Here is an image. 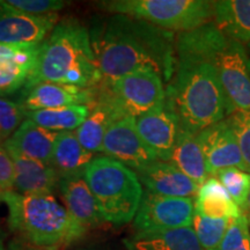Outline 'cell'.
Segmentation results:
<instances>
[{
  "mask_svg": "<svg viewBox=\"0 0 250 250\" xmlns=\"http://www.w3.org/2000/svg\"><path fill=\"white\" fill-rule=\"evenodd\" d=\"M90 41L104 85L137 71L161 74L167 66V51L155 30L132 18H111L94 30Z\"/></svg>",
  "mask_w": 250,
  "mask_h": 250,
  "instance_id": "obj_1",
  "label": "cell"
},
{
  "mask_svg": "<svg viewBox=\"0 0 250 250\" xmlns=\"http://www.w3.org/2000/svg\"><path fill=\"white\" fill-rule=\"evenodd\" d=\"M101 81L88 30L76 19L68 18L58 22L43 41L22 90L43 83L93 88Z\"/></svg>",
  "mask_w": 250,
  "mask_h": 250,
  "instance_id": "obj_2",
  "label": "cell"
},
{
  "mask_svg": "<svg viewBox=\"0 0 250 250\" xmlns=\"http://www.w3.org/2000/svg\"><path fill=\"white\" fill-rule=\"evenodd\" d=\"M1 201L7 206L11 229L30 245L59 249L79 240L87 229L52 193L21 195L12 190L1 193Z\"/></svg>",
  "mask_w": 250,
  "mask_h": 250,
  "instance_id": "obj_3",
  "label": "cell"
},
{
  "mask_svg": "<svg viewBox=\"0 0 250 250\" xmlns=\"http://www.w3.org/2000/svg\"><path fill=\"white\" fill-rule=\"evenodd\" d=\"M174 100L180 127L195 134L230 111L214 61H181Z\"/></svg>",
  "mask_w": 250,
  "mask_h": 250,
  "instance_id": "obj_4",
  "label": "cell"
},
{
  "mask_svg": "<svg viewBox=\"0 0 250 250\" xmlns=\"http://www.w3.org/2000/svg\"><path fill=\"white\" fill-rule=\"evenodd\" d=\"M83 177L103 220L123 225L134 219L144 193L136 171L109 156H95Z\"/></svg>",
  "mask_w": 250,
  "mask_h": 250,
  "instance_id": "obj_5",
  "label": "cell"
},
{
  "mask_svg": "<svg viewBox=\"0 0 250 250\" xmlns=\"http://www.w3.org/2000/svg\"><path fill=\"white\" fill-rule=\"evenodd\" d=\"M101 7L166 29L184 31L204 26L213 15V2L204 0H115L101 2Z\"/></svg>",
  "mask_w": 250,
  "mask_h": 250,
  "instance_id": "obj_6",
  "label": "cell"
},
{
  "mask_svg": "<svg viewBox=\"0 0 250 250\" xmlns=\"http://www.w3.org/2000/svg\"><path fill=\"white\" fill-rule=\"evenodd\" d=\"M105 86L112 101L125 116H143L166 103L161 76L154 71L132 72Z\"/></svg>",
  "mask_w": 250,
  "mask_h": 250,
  "instance_id": "obj_7",
  "label": "cell"
},
{
  "mask_svg": "<svg viewBox=\"0 0 250 250\" xmlns=\"http://www.w3.org/2000/svg\"><path fill=\"white\" fill-rule=\"evenodd\" d=\"M195 204L191 198L166 197L146 190L134 217L137 233L191 227Z\"/></svg>",
  "mask_w": 250,
  "mask_h": 250,
  "instance_id": "obj_8",
  "label": "cell"
},
{
  "mask_svg": "<svg viewBox=\"0 0 250 250\" xmlns=\"http://www.w3.org/2000/svg\"><path fill=\"white\" fill-rule=\"evenodd\" d=\"M214 66L230 107L250 110V67L241 46L227 41L215 55Z\"/></svg>",
  "mask_w": 250,
  "mask_h": 250,
  "instance_id": "obj_9",
  "label": "cell"
},
{
  "mask_svg": "<svg viewBox=\"0 0 250 250\" xmlns=\"http://www.w3.org/2000/svg\"><path fill=\"white\" fill-rule=\"evenodd\" d=\"M102 152L130 169H145L159 159L137 132L134 118L123 116L112 123L104 136Z\"/></svg>",
  "mask_w": 250,
  "mask_h": 250,
  "instance_id": "obj_10",
  "label": "cell"
},
{
  "mask_svg": "<svg viewBox=\"0 0 250 250\" xmlns=\"http://www.w3.org/2000/svg\"><path fill=\"white\" fill-rule=\"evenodd\" d=\"M204 153L208 175H217L228 168L245 170L241 151L228 121H221L197 133Z\"/></svg>",
  "mask_w": 250,
  "mask_h": 250,
  "instance_id": "obj_11",
  "label": "cell"
},
{
  "mask_svg": "<svg viewBox=\"0 0 250 250\" xmlns=\"http://www.w3.org/2000/svg\"><path fill=\"white\" fill-rule=\"evenodd\" d=\"M58 20V14L36 17L18 13L0 0V44H41L57 26Z\"/></svg>",
  "mask_w": 250,
  "mask_h": 250,
  "instance_id": "obj_12",
  "label": "cell"
},
{
  "mask_svg": "<svg viewBox=\"0 0 250 250\" xmlns=\"http://www.w3.org/2000/svg\"><path fill=\"white\" fill-rule=\"evenodd\" d=\"M137 132L160 161H170L180 123L174 109L167 104L134 118Z\"/></svg>",
  "mask_w": 250,
  "mask_h": 250,
  "instance_id": "obj_13",
  "label": "cell"
},
{
  "mask_svg": "<svg viewBox=\"0 0 250 250\" xmlns=\"http://www.w3.org/2000/svg\"><path fill=\"white\" fill-rule=\"evenodd\" d=\"M94 101L92 88L64 85V83H43L23 89L18 102L26 111L45 110L70 105H90Z\"/></svg>",
  "mask_w": 250,
  "mask_h": 250,
  "instance_id": "obj_14",
  "label": "cell"
},
{
  "mask_svg": "<svg viewBox=\"0 0 250 250\" xmlns=\"http://www.w3.org/2000/svg\"><path fill=\"white\" fill-rule=\"evenodd\" d=\"M41 44H0V98L23 88L35 67Z\"/></svg>",
  "mask_w": 250,
  "mask_h": 250,
  "instance_id": "obj_15",
  "label": "cell"
},
{
  "mask_svg": "<svg viewBox=\"0 0 250 250\" xmlns=\"http://www.w3.org/2000/svg\"><path fill=\"white\" fill-rule=\"evenodd\" d=\"M140 183L147 191L166 197L191 198L197 195L199 186L183 174L171 162L155 161L138 173Z\"/></svg>",
  "mask_w": 250,
  "mask_h": 250,
  "instance_id": "obj_16",
  "label": "cell"
},
{
  "mask_svg": "<svg viewBox=\"0 0 250 250\" xmlns=\"http://www.w3.org/2000/svg\"><path fill=\"white\" fill-rule=\"evenodd\" d=\"M14 166L13 191L21 195L52 193L61 177L51 165L7 151Z\"/></svg>",
  "mask_w": 250,
  "mask_h": 250,
  "instance_id": "obj_17",
  "label": "cell"
},
{
  "mask_svg": "<svg viewBox=\"0 0 250 250\" xmlns=\"http://www.w3.org/2000/svg\"><path fill=\"white\" fill-rule=\"evenodd\" d=\"M58 134L59 132L46 130L26 118L2 145L6 151L51 165Z\"/></svg>",
  "mask_w": 250,
  "mask_h": 250,
  "instance_id": "obj_18",
  "label": "cell"
},
{
  "mask_svg": "<svg viewBox=\"0 0 250 250\" xmlns=\"http://www.w3.org/2000/svg\"><path fill=\"white\" fill-rule=\"evenodd\" d=\"M90 105V114L86 121L74 131L83 148L92 153L102 152L104 136L109 126L118 118L125 116L115 104L109 93L101 94L98 101Z\"/></svg>",
  "mask_w": 250,
  "mask_h": 250,
  "instance_id": "obj_19",
  "label": "cell"
},
{
  "mask_svg": "<svg viewBox=\"0 0 250 250\" xmlns=\"http://www.w3.org/2000/svg\"><path fill=\"white\" fill-rule=\"evenodd\" d=\"M58 188L65 208L83 227L88 228L104 221L83 175L61 179Z\"/></svg>",
  "mask_w": 250,
  "mask_h": 250,
  "instance_id": "obj_20",
  "label": "cell"
},
{
  "mask_svg": "<svg viewBox=\"0 0 250 250\" xmlns=\"http://www.w3.org/2000/svg\"><path fill=\"white\" fill-rule=\"evenodd\" d=\"M124 243L126 250H203L191 227L136 233Z\"/></svg>",
  "mask_w": 250,
  "mask_h": 250,
  "instance_id": "obj_21",
  "label": "cell"
},
{
  "mask_svg": "<svg viewBox=\"0 0 250 250\" xmlns=\"http://www.w3.org/2000/svg\"><path fill=\"white\" fill-rule=\"evenodd\" d=\"M95 158V153L87 151L81 146L74 131L59 132L56 139L51 166L59 177L80 176L85 173L87 166Z\"/></svg>",
  "mask_w": 250,
  "mask_h": 250,
  "instance_id": "obj_22",
  "label": "cell"
},
{
  "mask_svg": "<svg viewBox=\"0 0 250 250\" xmlns=\"http://www.w3.org/2000/svg\"><path fill=\"white\" fill-rule=\"evenodd\" d=\"M171 164L201 186L208 179L205 158L197 134L180 127L171 155Z\"/></svg>",
  "mask_w": 250,
  "mask_h": 250,
  "instance_id": "obj_23",
  "label": "cell"
},
{
  "mask_svg": "<svg viewBox=\"0 0 250 250\" xmlns=\"http://www.w3.org/2000/svg\"><path fill=\"white\" fill-rule=\"evenodd\" d=\"M196 213L211 219H235L241 215L240 208L217 177H208L199 186L195 204Z\"/></svg>",
  "mask_w": 250,
  "mask_h": 250,
  "instance_id": "obj_24",
  "label": "cell"
},
{
  "mask_svg": "<svg viewBox=\"0 0 250 250\" xmlns=\"http://www.w3.org/2000/svg\"><path fill=\"white\" fill-rule=\"evenodd\" d=\"M213 15L224 35L250 42V0L214 1Z\"/></svg>",
  "mask_w": 250,
  "mask_h": 250,
  "instance_id": "obj_25",
  "label": "cell"
},
{
  "mask_svg": "<svg viewBox=\"0 0 250 250\" xmlns=\"http://www.w3.org/2000/svg\"><path fill=\"white\" fill-rule=\"evenodd\" d=\"M89 114V105L78 104L45 110L27 111V118L46 130L66 132L76 131L86 121Z\"/></svg>",
  "mask_w": 250,
  "mask_h": 250,
  "instance_id": "obj_26",
  "label": "cell"
},
{
  "mask_svg": "<svg viewBox=\"0 0 250 250\" xmlns=\"http://www.w3.org/2000/svg\"><path fill=\"white\" fill-rule=\"evenodd\" d=\"M229 220L227 219H211L196 213L193 215L192 225L203 250H218Z\"/></svg>",
  "mask_w": 250,
  "mask_h": 250,
  "instance_id": "obj_27",
  "label": "cell"
},
{
  "mask_svg": "<svg viewBox=\"0 0 250 250\" xmlns=\"http://www.w3.org/2000/svg\"><path fill=\"white\" fill-rule=\"evenodd\" d=\"M217 175L233 202L239 208H246L250 193V173L239 168H228Z\"/></svg>",
  "mask_w": 250,
  "mask_h": 250,
  "instance_id": "obj_28",
  "label": "cell"
},
{
  "mask_svg": "<svg viewBox=\"0 0 250 250\" xmlns=\"http://www.w3.org/2000/svg\"><path fill=\"white\" fill-rule=\"evenodd\" d=\"M27 118V111L18 101L0 98V144H4Z\"/></svg>",
  "mask_w": 250,
  "mask_h": 250,
  "instance_id": "obj_29",
  "label": "cell"
},
{
  "mask_svg": "<svg viewBox=\"0 0 250 250\" xmlns=\"http://www.w3.org/2000/svg\"><path fill=\"white\" fill-rule=\"evenodd\" d=\"M6 7L12 11L27 15H49L57 14L66 6L62 0H1Z\"/></svg>",
  "mask_w": 250,
  "mask_h": 250,
  "instance_id": "obj_30",
  "label": "cell"
},
{
  "mask_svg": "<svg viewBox=\"0 0 250 250\" xmlns=\"http://www.w3.org/2000/svg\"><path fill=\"white\" fill-rule=\"evenodd\" d=\"M227 121L239 144L245 170L250 173V110L235 111Z\"/></svg>",
  "mask_w": 250,
  "mask_h": 250,
  "instance_id": "obj_31",
  "label": "cell"
},
{
  "mask_svg": "<svg viewBox=\"0 0 250 250\" xmlns=\"http://www.w3.org/2000/svg\"><path fill=\"white\" fill-rule=\"evenodd\" d=\"M248 237H250L249 220L247 215L241 214L240 217L229 220L218 250H239Z\"/></svg>",
  "mask_w": 250,
  "mask_h": 250,
  "instance_id": "obj_32",
  "label": "cell"
},
{
  "mask_svg": "<svg viewBox=\"0 0 250 250\" xmlns=\"http://www.w3.org/2000/svg\"><path fill=\"white\" fill-rule=\"evenodd\" d=\"M14 187V166L12 158L0 144V191H12Z\"/></svg>",
  "mask_w": 250,
  "mask_h": 250,
  "instance_id": "obj_33",
  "label": "cell"
},
{
  "mask_svg": "<svg viewBox=\"0 0 250 250\" xmlns=\"http://www.w3.org/2000/svg\"><path fill=\"white\" fill-rule=\"evenodd\" d=\"M6 250H59L54 248H42V247H36L34 245H30L27 241L22 239H14L8 243L6 247Z\"/></svg>",
  "mask_w": 250,
  "mask_h": 250,
  "instance_id": "obj_34",
  "label": "cell"
},
{
  "mask_svg": "<svg viewBox=\"0 0 250 250\" xmlns=\"http://www.w3.org/2000/svg\"><path fill=\"white\" fill-rule=\"evenodd\" d=\"M239 250H250V237L246 240V242L243 243V246Z\"/></svg>",
  "mask_w": 250,
  "mask_h": 250,
  "instance_id": "obj_35",
  "label": "cell"
},
{
  "mask_svg": "<svg viewBox=\"0 0 250 250\" xmlns=\"http://www.w3.org/2000/svg\"><path fill=\"white\" fill-rule=\"evenodd\" d=\"M247 210H248V220H249V223H250V193H249V197H248V202H247Z\"/></svg>",
  "mask_w": 250,
  "mask_h": 250,
  "instance_id": "obj_36",
  "label": "cell"
},
{
  "mask_svg": "<svg viewBox=\"0 0 250 250\" xmlns=\"http://www.w3.org/2000/svg\"><path fill=\"white\" fill-rule=\"evenodd\" d=\"M0 250H6V247L4 245V240H2L1 236H0Z\"/></svg>",
  "mask_w": 250,
  "mask_h": 250,
  "instance_id": "obj_37",
  "label": "cell"
},
{
  "mask_svg": "<svg viewBox=\"0 0 250 250\" xmlns=\"http://www.w3.org/2000/svg\"><path fill=\"white\" fill-rule=\"evenodd\" d=\"M0 201H1V191H0Z\"/></svg>",
  "mask_w": 250,
  "mask_h": 250,
  "instance_id": "obj_38",
  "label": "cell"
},
{
  "mask_svg": "<svg viewBox=\"0 0 250 250\" xmlns=\"http://www.w3.org/2000/svg\"><path fill=\"white\" fill-rule=\"evenodd\" d=\"M83 250H96V249H83Z\"/></svg>",
  "mask_w": 250,
  "mask_h": 250,
  "instance_id": "obj_39",
  "label": "cell"
}]
</instances>
